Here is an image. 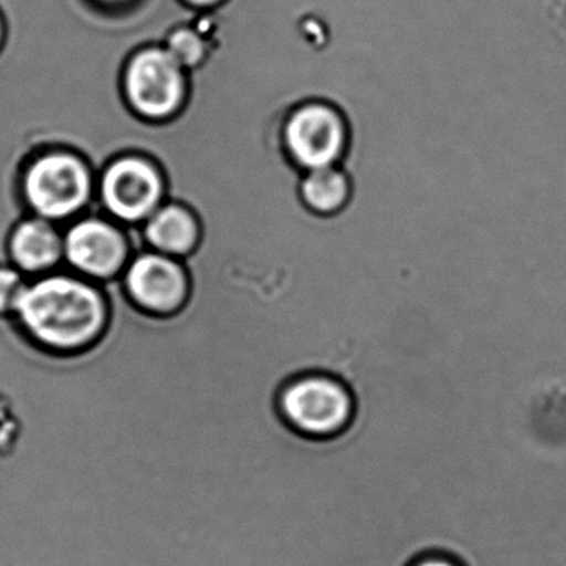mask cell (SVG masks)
Instances as JSON below:
<instances>
[{"mask_svg": "<svg viewBox=\"0 0 566 566\" xmlns=\"http://www.w3.org/2000/svg\"><path fill=\"white\" fill-rule=\"evenodd\" d=\"M19 331L49 356L75 357L102 344L108 329L105 300L69 276H48L25 287L14 311Z\"/></svg>", "mask_w": 566, "mask_h": 566, "instance_id": "cell-1", "label": "cell"}, {"mask_svg": "<svg viewBox=\"0 0 566 566\" xmlns=\"http://www.w3.org/2000/svg\"><path fill=\"white\" fill-rule=\"evenodd\" d=\"M277 410L294 432L307 439H331L346 432L356 406L343 380L327 374H304L284 384Z\"/></svg>", "mask_w": 566, "mask_h": 566, "instance_id": "cell-2", "label": "cell"}, {"mask_svg": "<svg viewBox=\"0 0 566 566\" xmlns=\"http://www.w3.org/2000/svg\"><path fill=\"white\" fill-rule=\"evenodd\" d=\"M281 144L300 170L337 167L349 151V122L337 105L311 98L294 105L284 118Z\"/></svg>", "mask_w": 566, "mask_h": 566, "instance_id": "cell-3", "label": "cell"}, {"mask_svg": "<svg viewBox=\"0 0 566 566\" xmlns=\"http://www.w3.org/2000/svg\"><path fill=\"white\" fill-rule=\"evenodd\" d=\"M24 191L28 203L39 217L64 220L91 200V171L75 155L64 151L45 154L29 167Z\"/></svg>", "mask_w": 566, "mask_h": 566, "instance_id": "cell-4", "label": "cell"}, {"mask_svg": "<svg viewBox=\"0 0 566 566\" xmlns=\"http://www.w3.org/2000/svg\"><path fill=\"white\" fill-rule=\"evenodd\" d=\"M125 92L137 114L148 118L168 117L185 98L184 67L167 49H145L128 64Z\"/></svg>", "mask_w": 566, "mask_h": 566, "instance_id": "cell-5", "label": "cell"}, {"mask_svg": "<svg viewBox=\"0 0 566 566\" xmlns=\"http://www.w3.org/2000/svg\"><path fill=\"white\" fill-rule=\"evenodd\" d=\"M164 191L157 168L137 157L112 164L102 178V200L118 220L140 221L157 210Z\"/></svg>", "mask_w": 566, "mask_h": 566, "instance_id": "cell-6", "label": "cell"}, {"mask_svg": "<svg viewBox=\"0 0 566 566\" xmlns=\"http://www.w3.org/2000/svg\"><path fill=\"white\" fill-rule=\"evenodd\" d=\"M128 294L144 313L168 317L180 313L188 286L180 264L161 254H142L128 268Z\"/></svg>", "mask_w": 566, "mask_h": 566, "instance_id": "cell-7", "label": "cell"}, {"mask_svg": "<svg viewBox=\"0 0 566 566\" xmlns=\"http://www.w3.org/2000/svg\"><path fill=\"white\" fill-rule=\"evenodd\" d=\"M64 253L75 270L95 277L117 273L127 256L124 234L107 221L87 218L69 230Z\"/></svg>", "mask_w": 566, "mask_h": 566, "instance_id": "cell-8", "label": "cell"}, {"mask_svg": "<svg viewBox=\"0 0 566 566\" xmlns=\"http://www.w3.org/2000/svg\"><path fill=\"white\" fill-rule=\"evenodd\" d=\"M64 241L45 218L24 221L11 237V256L28 273H44L59 263Z\"/></svg>", "mask_w": 566, "mask_h": 566, "instance_id": "cell-9", "label": "cell"}, {"mask_svg": "<svg viewBox=\"0 0 566 566\" xmlns=\"http://www.w3.org/2000/svg\"><path fill=\"white\" fill-rule=\"evenodd\" d=\"M353 180L337 167L304 171L300 184V198L307 211L321 218H331L346 210L353 200Z\"/></svg>", "mask_w": 566, "mask_h": 566, "instance_id": "cell-10", "label": "cell"}, {"mask_svg": "<svg viewBox=\"0 0 566 566\" xmlns=\"http://www.w3.org/2000/svg\"><path fill=\"white\" fill-rule=\"evenodd\" d=\"M145 237L157 250L181 256L197 247L200 230L190 211L180 205H165L148 217Z\"/></svg>", "mask_w": 566, "mask_h": 566, "instance_id": "cell-11", "label": "cell"}, {"mask_svg": "<svg viewBox=\"0 0 566 566\" xmlns=\"http://www.w3.org/2000/svg\"><path fill=\"white\" fill-rule=\"evenodd\" d=\"M208 45L205 35L193 25H178L167 38V51L181 67H197L207 57Z\"/></svg>", "mask_w": 566, "mask_h": 566, "instance_id": "cell-12", "label": "cell"}, {"mask_svg": "<svg viewBox=\"0 0 566 566\" xmlns=\"http://www.w3.org/2000/svg\"><path fill=\"white\" fill-rule=\"evenodd\" d=\"M28 284L19 271L0 266V316L14 313Z\"/></svg>", "mask_w": 566, "mask_h": 566, "instance_id": "cell-13", "label": "cell"}, {"mask_svg": "<svg viewBox=\"0 0 566 566\" xmlns=\"http://www.w3.org/2000/svg\"><path fill=\"white\" fill-rule=\"evenodd\" d=\"M412 566H460L455 559L449 558L446 555H432L422 556V558L417 559Z\"/></svg>", "mask_w": 566, "mask_h": 566, "instance_id": "cell-14", "label": "cell"}, {"mask_svg": "<svg viewBox=\"0 0 566 566\" xmlns=\"http://www.w3.org/2000/svg\"><path fill=\"white\" fill-rule=\"evenodd\" d=\"M188 8L198 12H210L227 4L228 0H184Z\"/></svg>", "mask_w": 566, "mask_h": 566, "instance_id": "cell-15", "label": "cell"}, {"mask_svg": "<svg viewBox=\"0 0 566 566\" xmlns=\"http://www.w3.org/2000/svg\"><path fill=\"white\" fill-rule=\"evenodd\" d=\"M94 2L108 11H122V9L130 8L138 0H94Z\"/></svg>", "mask_w": 566, "mask_h": 566, "instance_id": "cell-16", "label": "cell"}, {"mask_svg": "<svg viewBox=\"0 0 566 566\" xmlns=\"http://www.w3.org/2000/svg\"><path fill=\"white\" fill-rule=\"evenodd\" d=\"M6 35V22L4 18H2V14H0V42H2V39H4Z\"/></svg>", "mask_w": 566, "mask_h": 566, "instance_id": "cell-17", "label": "cell"}]
</instances>
